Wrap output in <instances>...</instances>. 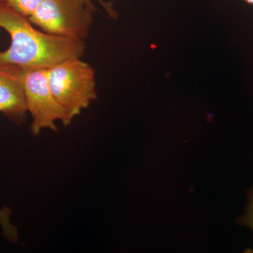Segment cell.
<instances>
[{"label": "cell", "mask_w": 253, "mask_h": 253, "mask_svg": "<svg viewBox=\"0 0 253 253\" xmlns=\"http://www.w3.org/2000/svg\"><path fill=\"white\" fill-rule=\"evenodd\" d=\"M47 78L55 99L71 121L97 98L94 69L80 58L47 68Z\"/></svg>", "instance_id": "2"}, {"label": "cell", "mask_w": 253, "mask_h": 253, "mask_svg": "<svg viewBox=\"0 0 253 253\" xmlns=\"http://www.w3.org/2000/svg\"><path fill=\"white\" fill-rule=\"evenodd\" d=\"M247 197L249 199L247 208L244 216L238 219V223L242 225L251 228L253 231V189L251 188L247 191Z\"/></svg>", "instance_id": "8"}, {"label": "cell", "mask_w": 253, "mask_h": 253, "mask_svg": "<svg viewBox=\"0 0 253 253\" xmlns=\"http://www.w3.org/2000/svg\"><path fill=\"white\" fill-rule=\"evenodd\" d=\"M95 10L84 0H44L28 19L49 34L84 41Z\"/></svg>", "instance_id": "3"}, {"label": "cell", "mask_w": 253, "mask_h": 253, "mask_svg": "<svg viewBox=\"0 0 253 253\" xmlns=\"http://www.w3.org/2000/svg\"><path fill=\"white\" fill-rule=\"evenodd\" d=\"M22 82L26 107L32 118L30 129L33 135H40L43 129L57 131V121L64 126L72 123L51 92L47 68L23 69Z\"/></svg>", "instance_id": "4"}, {"label": "cell", "mask_w": 253, "mask_h": 253, "mask_svg": "<svg viewBox=\"0 0 253 253\" xmlns=\"http://www.w3.org/2000/svg\"><path fill=\"white\" fill-rule=\"evenodd\" d=\"M84 1H86V2L89 3V4H93V3L91 2V0H84ZM98 1H99L100 4L102 5L103 7H104V9L107 11L108 14H109L111 17L116 18V16H117V14H116V11L113 10L112 8V3L106 2V1H104V0H98Z\"/></svg>", "instance_id": "9"}, {"label": "cell", "mask_w": 253, "mask_h": 253, "mask_svg": "<svg viewBox=\"0 0 253 253\" xmlns=\"http://www.w3.org/2000/svg\"><path fill=\"white\" fill-rule=\"evenodd\" d=\"M22 68L0 65V113L21 124L28 113L22 82Z\"/></svg>", "instance_id": "5"}, {"label": "cell", "mask_w": 253, "mask_h": 253, "mask_svg": "<svg viewBox=\"0 0 253 253\" xmlns=\"http://www.w3.org/2000/svg\"><path fill=\"white\" fill-rule=\"evenodd\" d=\"M12 211L9 208L4 206L0 209V224L2 228L3 234L5 239L11 242L17 243L18 232L16 226L11 222V215Z\"/></svg>", "instance_id": "7"}, {"label": "cell", "mask_w": 253, "mask_h": 253, "mask_svg": "<svg viewBox=\"0 0 253 253\" xmlns=\"http://www.w3.org/2000/svg\"><path fill=\"white\" fill-rule=\"evenodd\" d=\"M43 1L44 0H0V2L28 18Z\"/></svg>", "instance_id": "6"}, {"label": "cell", "mask_w": 253, "mask_h": 253, "mask_svg": "<svg viewBox=\"0 0 253 253\" xmlns=\"http://www.w3.org/2000/svg\"><path fill=\"white\" fill-rule=\"evenodd\" d=\"M0 28L11 37V44L0 51V65L22 69L49 68L64 60L81 58L85 51L84 41L38 31L27 17L0 2Z\"/></svg>", "instance_id": "1"}]
</instances>
